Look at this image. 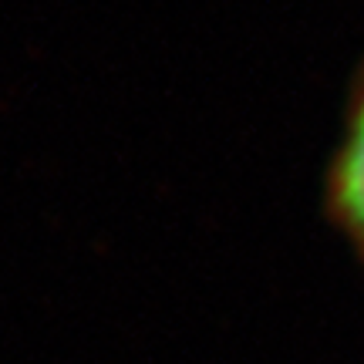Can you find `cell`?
<instances>
[{
	"mask_svg": "<svg viewBox=\"0 0 364 364\" xmlns=\"http://www.w3.org/2000/svg\"><path fill=\"white\" fill-rule=\"evenodd\" d=\"M324 213L364 263V61L348 85L338 142L327 159Z\"/></svg>",
	"mask_w": 364,
	"mask_h": 364,
	"instance_id": "cell-1",
	"label": "cell"
}]
</instances>
